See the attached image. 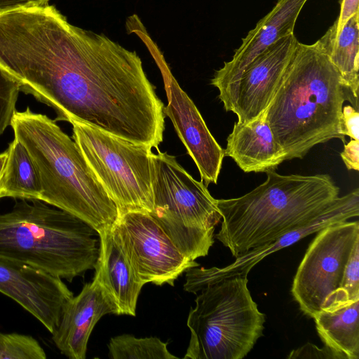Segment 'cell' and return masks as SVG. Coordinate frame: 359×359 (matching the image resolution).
<instances>
[{"label":"cell","instance_id":"1","mask_svg":"<svg viewBox=\"0 0 359 359\" xmlns=\"http://www.w3.org/2000/svg\"><path fill=\"white\" fill-rule=\"evenodd\" d=\"M21 90L49 106L55 121L81 122L158 149L164 105L135 51L61 15L27 44L20 62Z\"/></svg>","mask_w":359,"mask_h":359},{"label":"cell","instance_id":"2","mask_svg":"<svg viewBox=\"0 0 359 359\" xmlns=\"http://www.w3.org/2000/svg\"><path fill=\"white\" fill-rule=\"evenodd\" d=\"M341 76L314 43H298L269 107L266 119L285 161L302 158L332 139L345 142L341 125L346 100Z\"/></svg>","mask_w":359,"mask_h":359},{"label":"cell","instance_id":"3","mask_svg":"<svg viewBox=\"0 0 359 359\" xmlns=\"http://www.w3.org/2000/svg\"><path fill=\"white\" fill-rule=\"evenodd\" d=\"M339 194L327 174L283 175L268 171L265 182L245 195L217 199L222 222L215 236L237 257L310 222Z\"/></svg>","mask_w":359,"mask_h":359},{"label":"cell","instance_id":"4","mask_svg":"<svg viewBox=\"0 0 359 359\" xmlns=\"http://www.w3.org/2000/svg\"><path fill=\"white\" fill-rule=\"evenodd\" d=\"M10 126L38 170L41 201L79 217L97 232L112 226L118 216L115 203L74 140L55 120L27 107L15 110Z\"/></svg>","mask_w":359,"mask_h":359},{"label":"cell","instance_id":"5","mask_svg":"<svg viewBox=\"0 0 359 359\" xmlns=\"http://www.w3.org/2000/svg\"><path fill=\"white\" fill-rule=\"evenodd\" d=\"M21 199L0 213V257L72 282L95 269L98 232L79 217L47 203Z\"/></svg>","mask_w":359,"mask_h":359},{"label":"cell","instance_id":"6","mask_svg":"<svg viewBox=\"0 0 359 359\" xmlns=\"http://www.w3.org/2000/svg\"><path fill=\"white\" fill-rule=\"evenodd\" d=\"M237 275L203 287L191 308V332L184 359H242L263 337L265 314Z\"/></svg>","mask_w":359,"mask_h":359},{"label":"cell","instance_id":"7","mask_svg":"<svg viewBox=\"0 0 359 359\" xmlns=\"http://www.w3.org/2000/svg\"><path fill=\"white\" fill-rule=\"evenodd\" d=\"M152 163L154 205L149 214L185 257L195 261L208 255L222 219L217 199L175 156L158 149Z\"/></svg>","mask_w":359,"mask_h":359},{"label":"cell","instance_id":"8","mask_svg":"<svg viewBox=\"0 0 359 359\" xmlns=\"http://www.w3.org/2000/svg\"><path fill=\"white\" fill-rule=\"evenodd\" d=\"M291 292L313 318L359 299V222H340L318 231L293 279Z\"/></svg>","mask_w":359,"mask_h":359},{"label":"cell","instance_id":"9","mask_svg":"<svg viewBox=\"0 0 359 359\" xmlns=\"http://www.w3.org/2000/svg\"><path fill=\"white\" fill-rule=\"evenodd\" d=\"M73 140L115 203L118 215L153 210L151 147L72 121Z\"/></svg>","mask_w":359,"mask_h":359},{"label":"cell","instance_id":"10","mask_svg":"<svg viewBox=\"0 0 359 359\" xmlns=\"http://www.w3.org/2000/svg\"><path fill=\"white\" fill-rule=\"evenodd\" d=\"M111 229L135 276L144 285L173 286L187 270L199 266L177 248L148 212L119 215Z\"/></svg>","mask_w":359,"mask_h":359},{"label":"cell","instance_id":"11","mask_svg":"<svg viewBox=\"0 0 359 359\" xmlns=\"http://www.w3.org/2000/svg\"><path fill=\"white\" fill-rule=\"evenodd\" d=\"M359 215V189L338 197L322 213L310 222L292 229L273 242L249 250L222 267H193L186 271L184 290L196 294L205 285L237 275L248 276L251 269L266 256L292 245L321 229Z\"/></svg>","mask_w":359,"mask_h":359},{"label":"cell","instance_id":"12","mask_svg":"<svg viewBox=\"0 0 359 359\" xmlns=\"http://www.w3.org/2000/svg\"><path fill=\"white\" fill-rule=\"evenodd\" d=\"M0 292L19 304L52 334L74 295L61 278L23 262L0 257Z\"/></svg>","mask_w":359,"mask_h":359},{"label":"cell","instance_id":"13","mask_svg":"<svg viewBox=\"0 0 359 359\" xmlns=\"http://www.w3.org/2000/svg\"><path fill=\"white\" fill-rule=\"evenodd\" d=\"M308 0H278L273 9L242 39L232 59L217 70L211 84L226 111H232L236 86L247 67L280 39L294 34L298 15Z\"/></svg>","mask_w":359,"mask_h":359},{"label":"cell","instance_id":"14","mask_svg":"<svg viewBox=\"0 0 359 359\" xmlns=\"http://www.w3.org/2000/svg\"><path fill=\"white\" fill-rule=\"evenodd\" d=\"M168 104L163 113L194 160L201 182L217 184L224 158V149L210 132L201 113L168 69H163Z\"/></svg>","mask_w":359,"mask_h":359},{"label":"cell","instance_id":"15","mask_svg":"<svg viewBox=\"0 0 359 359\" xmlns=\"http://www.w3.org/2000/svg\"><path fill=\"white\" fill-rule=\"evenodd\" d=\"M299 41L294 34L284 36L256 57L236 88L232 112L238 122L248 123L269 105Z\"/></svg>","mask_w":359,"mask_h":359},{"label":"cell","instance_id":"16","mask_svg":"<svg viewBox=\"0 0 359 359\" xmlns=\"http://www.w3.org/2000/svg\"><path fill=\"white\" fill-rule=\"evenodd\" d=\"M118 308L109 294L93 278L65 304L60 323L52 333L58 350L70 359H85L90 334L100 319Z\"/></svg>","mask_w":359,"mask_h":359},{"label":"cell","instance_id":"17","mask_svg":"<svg viewBox=\"0 0 359 359\" xmlns=\"http://www.w3.org/2000/svg\"><path fill=\"white\" fill-rule=\"evenodd\" d=\"M224 152L247 173L274 170L285 161V153L266 121V111L248 123H235Z\"/></svg>","mask_w":359,"mask_h":359},{"label":"cell","instance_id":"18","mask_svg":"<svg viewBox=\"0 0 359 359\" xmlns=\"http://www.w3.org/2000/svg\"><path fill=\"white\" fill-rule=\"evenodd\" d=\"M98 233L100 255L94 278L115 302L118 315L135 316L138 297L144 285L135 276L111 226Z\"/></svg>","mask_w":359,"mask_h":359},{"label":"cell","instance_id":"19","mask_svg":"<svg viewBox=\"0 0 359 359\" xmlns=\"http://www.w3.org/2000/svg\"><path fill=\"white\" fill-rule=\"evenodd\" d=\"M339 71L344 87L358 102L359 87V13L339 30L334 22L315 42Z\"/></svg>","mask_w":359,"mask_h":359},{"label":"cell","instance_id":"20","mask_svg":"<svg viewBox=\"0 0 359 359\" xmlns=\"http://www.w3.org/2000/svg\"><path fill=\"white\" fill-rule=\"evenodd\" d=\"M313 319L325 346L341 359L359 358V299L322 311Z\"/></svg>","mask_w":359,"mask_h":359},{"label":"cell","instance_id":"21","mask_svg":"<svg viewBox=\"0 0 359 359\" xmlns=\"http://www.w3.org/2000/svg\"><path fill=\"white\" fill-rule=\"evenodd\" d=\"M6 150L7 159L0 184L1 198L41 201V179L26 148L14 138Z\"/></svg>","mask_w":359,"mask_h":359},{"label":"cell","instance_id":"22","mask_svg":"<svg viewBox=\"0 0 359 359\" xmlns=\"http://www.w3.org/2000/svg\"><path fill=\"white\" fill-rule=\"evenodd\" d=\"M168 343L155 337L137 338L124 334L111 338L109 356L112 359H176Z\"/></svg>","mask_w":359,"mask_h":359},{"label":"cell","instance_id":"23","mask_svg":"<svg viewBox=\"0 0 359 359\" xmlns=\"http://www.w3.org/2000/svg\"><path fill=\"white\" fill-rule=\"evenodd\" d=\"M45 351L29 335L0 332V359H44Z\"/></svg>","mask_w":359,"mask_h":359},{"label":"cell","instance_id":"24","mask_svg":"<svg viewBox=\"0 0 359 359\" xmlns=\"http://www.w3.org/2000/svg\"><path fill=\"white\" fill-rule=\"evenodd\" d=\"M19 91L18 83L0 68V136L11 124Z\"/></svg>","mask_w":359,"mask_h":359},{"label":"cell","instance_id":"25","mask_svg":"<svg viewBox=\"0 0 359 359\" xmlns=\"http://www.w3.org/2000/svg\"><path fill=\"white\" fill-rule=\"evenodd\" d=\"M287 358H325L341 359V357L329 347L324 346L320 348L317 346L306 343L303 346L290 352Z\"/></svg>","mask_w":359,"mask_h":359},{"label":"cell","instance_id":"26","mask_svg":"<svg viewBox=\"0 0 359 359\" xmlns=\"http://www.w3.org/2000/svg\"><path fill=\"white\" fill-rule=\"evenodd\" d=\"M341 125L344 135L359 141V113L351 105L342 108Z\"/></svg>","mask_w":359,"mask_h":359},{"label":"cell","instance_id":"27","mask_svg":"<svg viewBox=\"0 0 359 359\" xmlns=\"http://www.w3.org/2000/svg\"><path fill=\"white\" fill-rule=\"evenodd\" d=\"M341 158L348 170H359V141L351 139L344 144Z\"/></svg>","mask_w":359,"mask_h":359},{"label":"cell","instance_id":"28","mask_svg":"<svg viewBox=\"0 0 359 359\" xmlns=\"http://www.w3.org/2000/svg\"><path fill=\"white\" fill-rule=\"evenodd\" d=\"M50 0H0V13L20 8L45 6Z\"/></svg>","mask_w":359,"mask_h":359},{"label":"cell","instance_id":"29","mask_svg":"<svg viewBox=\"0 0 359 359\" xmlns=\"http://www.w3.org/2000/svg\"><path fill=\"white\" fill-rule=\"evenodd\" d=\"M359 0H341L339 18L334 21L337 30L340 29L346 21L355 13H359Z\"/></svg>","mask_w":359,"mask_h":359},{"label":"cell","instance_id":"30","mask_svg":"<svg viewBox=\"0 0 359 359\" xmlns=\"http://www.w3.org/2000/svg\"><path fill=\"white\" fill-rule=\"evenodd\" d=\"M8 152L7 150L0 154V184L3 176L5 164L7 159ZM0 198H1V190H0Z\"/></svg>","mask_w":359,"mask_h":359}]
</instances>
